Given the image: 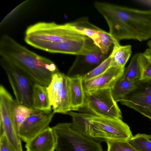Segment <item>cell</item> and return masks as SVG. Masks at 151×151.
Instances as JSON below:
<instances>
[{"instance_id":"cell-1","label":"cell","mask_w":151,"mask_h":151,"mask_svg":"<svg viewBox=\"0 0 151 151\" xmlns=\"http://www.w3.org/2000/svg\"><path fill=\"white\" fill-rule=\"evenodd\" d=\"M94 6L103 17L112 38L118 41H142L151 37V10H141L107 2L96 1Z\"/></svg>"},{"instance_id":"cell-2","label":"cell","mask_w":151,"mask_h":151,"mask_svg":"<svg viewBox=\"0 0 151 151\" xmlns=\"http://www.w3.org/2000/svg\"><path fill=\"white\" fill-rule=\"evenodd\" d=\"M0 55L20 68L35 84L47 87L53 74L60 71L52 60L29 50L7 35L1 38Z\"/></svg>"},{"instance_id":"cell-3","label":"cell","mask_w":151,"mask_h":151,"mask_svg":"<svg viewBox=\"0 0 151 151\" xmlns=\"http://www.w3.org/2000/svg\"><path fill=\"white\" fill-rule=\"evenodd\" d=\"M67 114L72 117L73 128L98 142L127 141L133 136L129 127L122 119L71 111Z\"/></svg>"},{"instance_id":"cell-4","label":"cell","mask_w":151,"mask_h":151,"mask_svg":"<svg viewBox=\"0 0 151 151\" xmlns=\"http://www.w3.org/2000/svg\"><path fill=\"white\" fill-rule=\"evenodd\" d=\"M56 139L55 151H103L98 142L74 129L71 123H59L52 127Z\"/></svg>"},{"instance_id":"cell-5","label":"cell","mask_w":151,"mask_h":151,"mask_svg":"<svg viewBox=\"0 0 151 151\" xmlns=\"http://www.w3.org/2000/svg\"><path fill=\"white\" fill-rule=\"evenodd\" d=\"M18 104L2 85L0 86V136L4 133L15 151H23L19 127L15 113Z\"/></svg>"},{"instance_id":"cell-6","label":"cell","mask_w":151,"mask_h":151,"mask_svg":"<svg viewBox=\"0 0 151 151\" xmlns=\"http://www.w3.org/2000/svg\"><path fill=\"white\" fill-rule=\"evenodd\" d=\"M0 63L7 75L18 104L33 109L32 95L35 84L28 75L12 63L1 57Z\"/></svg>"},{"instance_id":"cell-7","label":"cell","mask_w":151,"mask_h":151,"mask_svg":"<svg viewBox=\"0 0 151 151\" xmlns=\"http://www.w3.org/2000/svg\"><path fill=\"white\" fill-rule=\"evenodd\" d=\"M83 110L98 116L122 119L121 111L112 96L111 88L85 91Z\"/></svg>"},{"instance_id":"cell-8","label":"cell","mask_w":151,"mask_h":151,"mask_svg":"<svg viewBox=\"0 0 151 151\" xmlns=\"http://www.w3.org/2000/svg\"><path fill=\"white\" fill-rule=\"evenodd\" d=\"M47 89L55 114H67L71 111L68 76L60 71L54 73Z\"/></svg>"},{"instance_id":"cell-9","label":"cell","mask_w":151,"mask_h":151,"mask_svg":"<svg viewBox=\"0 0 151 151\" xmlns=\"http://www.w3.org/2000/svg\"><path fill=\"white\" fill-rule=\"evenodd\" d=\"M119 101L151 120V80L136 81L133 89Z\"/></svg>"},{"instance_id":"cell-10","label":"cell","mask_w":151,"mask_h":151,"mask_svg":"<svg viewBox=\"0 0 151 151\" xmlns=\"http://www.w3.org/2000/svg\"><path fill=\"white\" fill-rule=\"evenodd\" d=\"M54 114L53 111L47 112L35 109L19 127L21 140L26 143L49 127Z\"/></svg>"},{"instance_id":"cell-11","label":"cell","mask_w":151,"mask_h":151,"mask_svg":"<svg viewBox=\"0 0 151 151\" xmlns=\"http://www.w3.org/2000/svg\"><path fill=\"white\" fill-rule=\"evenodd\" d=\"M124 71V68L113 65L102 74L83 81L85 91L111 88L118 80L123 77Z\"/></svg>"},{"instance_id":"cell-12","label":"cell","mask_w":151,"mask_h":151,"mask_svg":"<svg viewBox=\"0 0 151 151\" xmlns=\"http://www.w3.org/2000/svg\"><path fill=\"white\" fill-rule=\"evenodd\" d=\"M56 139L52 127H49L26 143L27 151H55Z\"/></svg>"},{"instance_id":"cell-13","label":"cell","mask_w":151,"mask_h":151,"mask_svg":"<svg viewBox=\"0 0 151 151\" xmlns=\"http://www.w3.org/2000/svg\"><path fill=\"white\" fill-rule=\"evenodd\" d=\"M68 76L71 111H80L85 104V91L82 76L76 75Z\"/></svg>"},{"instance_id":"cell-14","label":"cell","mask_w":151,"mask_h":151,"mask_svg":"<svg viewBox=\"0 0 151 151\" xmlns=\"http://www.w3.org/2000/svg\"><path fill=\"white\" fill-rule=\"evenodd\" d=\"M72 28L91 39L99 48L105 31L91 23L86 17L68 22Z\"/></svg>"},{"instance_id":"cell-15","label":"cell","mask_w":151,"mask_h":151,"mask_svg":"<svg viewBox=\"0 0 151 151\" xmlns=\"http://www.w3.org/2000/svg\"><path fill=\"white\" fill-rule=\"evenodd\" d=\"M33 109L47 112L52 111L47 87L35 84L32 95Z\"/></svg>"},{"instance_id":"cell-16","label":"cell","mask_w":151,"mask_h":151,"mask_svg":"<svg viewBox=\"0 0 151 151\" xmlns=\"http://www.w3.org/2000/svg\"><path fill=\"white\" fill-rule=\"evenodd\" d=\"M113 39V49L111 53L113 61L117 65L124 68L132 54L131 46L122 45L119 41Z\"/></svg>"},{"instance_id":"cell-17","label":"cell","mask_w":151,"mask_h":151,"mask_svg":"<svg viewBox=\"0 0 151 151\" xmlns=\"http://www.w3.org/2000/svg\"><path fill=\"white\" fill-rule=\"evenodd\" d=\"M136 83L122 77L118 80L111 88L114 100L117 102L125 97L134 88Z\"/></svg>"},{"instance_id":"cell-18","label":"cell","mask_w":151,"mask_h":151,"mask_svg":"<svg viewBox=\"0 0 151 151\" xmlns=\"http://www.w3.org/2000/svg\"><path fill=\"white\" fill-rule=\"evenodd\" d=\"M140 54L136 53L133 56L122 77L123 78L134 82L140 80L141 72Z\"/></svg>"},{"instance_id":"cell-19","label":"cell","mask_w":151,"mask_h":151,"mask_svg":"<svg viewBox=\"0 0 151 151\" xmlns=\"http://www.w3.org/2000/svg\"><path fill=\"white\" fill-rule=\"evenodd\" d=\"M138 151H151V135L139 133L127 141Z\"/></svg>"},{"instance_id":"cell-20","label":"cell","mask_w":151,"mask_h":151,"mask_svg":"<svg viewBox=\"0 0 151 151\" xmlns=\"http://www.w3.org/2000/svg\"><path fill=\"white\" fill-rule=\"evenodd\" d=\"M116 65L114 62L112 55H109L96 68L82 76L83 81L95 78L102 74L113 65Z\"/></svg>"},{"instance_id":"cell-21","label":"cell","mask_w":151,"mask_h":151,"mask_svg":"<svg viewBox=\"0 0 151 151\" xmlns=\"http://www.w3.org/2000/svg\"><path fill=\"white\" fill-rule=\"evenodd\" d=\"M141 76L140 80H151V49L149 48L140 54Z\"/></svg>"},{"instance_id":"cell-22","label":"cell","mask_w":151,"mask_h":151,"mask_svg":"<svg viewBox=\"0 0 151 151\" xmlns=\"http://www.w3.org/2000/svg\"><path fill=\"white\" fill-rule=\"evenodd\" d=\"M107 151H138L126 141H108Z\"/></svg>"},{"instance_id":"cell-23","label":"cell","mask_w":151,"mask_h":151,"mask_svg":"<svg viewBox=\"0 0 151 151\" xmlns=\"http://www.w3.org/2000/svg\"><path fill=\"white\" fill-rule=\"evenodd\" d=\"M35 109L18 104L15 111L16 118L19 128L26 119L35 111Z\"/></svg>"},{"instance_id":"cell-24","label":"cell","mask_w":151,"mask_h":151,"mask_svg":"<svg viewBox=\"0 0 151 151\" xmlns=\"http://www.w3.org/2000/svg\"><path fill=\"white\" fill-rule=\"evenodd\" d=\"M0 151H15L4 133L0 136Z\"/></svg>"},{"instance_id":"cell-25","label":"cell","mask_w":151,"mask_h":151,"mask_svg":"<svg viewBox=\"0 0 151 151\" xmlns=\"http://www.w3.org/2000/svg\"><path fill=\"white\" fill-rule=\"evenodd\" d=\"M147 45L149 48L151 49V39L148 42Z\"/></svg>"}]
</instances>
